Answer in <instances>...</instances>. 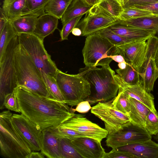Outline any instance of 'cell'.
<instances>
[{"mask_svg": "<svg viewBox=\"0 0 158 158\" xmlns=\"http://www.w3.org/2000/svg\"><path fill=\"white\" fill-rule=\"evenodd\" d=\"M20 112L43 130L59 125L71 117L74 109L52 97L42 96L18 86L14 89Z\"/></svg>", "mask_w": 158, "mask_h": 158, "instance_id": "obj_1", "label": "cell"}, {"mask_svg": "<svg viewBox=\"0 0 158 158\" xmlns=\"http://www.w3.org/2000/svg\"><path fill=\"white\" fill-rule=\"evenodd\" d=\"M79 73L90 84L91 94L85 100L90 104L108 101L117 95L119 86L115 72L109 65L101 68L85 67L81 69Z\"/></svg>", "mask_w": 158, "mask_h": 158, "instance_id": "obj_2", "label": "cell"}, {"mask_svg": "<svg viewBox=\"0 0 158 158\" xmlns=\"http://www.w3.org/2000/svg\"><path fill=\"white\" fill-rule=\"evenodd\" d=\"M15 63L17 86L23 87L42 96L52 97L40 72L24 48L19 44L16 49Z\"/></svg>", "mask_w": 158, "mask_h": 158, "instance_id": "obj_3", "label": "cell"}, {"mask_svg": "<svg viewBox=\"0 0 158 158\" xmlns=\"http://www.w3.org/2000/svg\"><path fill=\"white\" fill-rule=\"evenodd\" d=\"M10 110L0 113V155L4 158H25L31 151L13 125Z\"/></svg>", "mask_w": 158, "mask_h": 158, "instance_id": "obj_4", "label": "cell"}, {"mask_svg": "<svg viewBox=\"0 0 158 158\" xmlns=\"http://www.w3.org/2000/svg\"><path fill=\"white\" fill-rule=\"evenodd\" d=\"M85 67L109 66L111 56L120 54L117 46L97 33L87 36L82 51Z\"/></svg>", "mask_w": 158, "mask_h": 158, "instance_id": "obj_5", "label": "cell"}, {"mask_svg": "<svg viewBox=\"0 0 158 158\" xmlns=\"http://www.w3.org/2000/svg\"><path fill=\"white\" fill-rule=\"evenodd\" d=\"M55 78L65 103L71 107L85 100L91 94L90 83L79 73L68 74L58 69Z\"/></svg>", "mask_w": 158, "mask_h": 158, "instance_id": "obj_6", "label": "cell"}, {"mask_svg": "<svg viewBox=\"0 0 158 158\" xmlns=\"http://www.w3.org/2000/svg\"><path fill=\"white\" fill-rule=\"evenodd\" d=\"M19 43L24 48L41 73L54 77L58 69L45 48L44 40L33 33L18 34Z\"/></svg>", "mask_w": 158, "mask_h": 158, "instance_id": "obj_7", "label": "cell"}, {"mask_svg": "<svg viewBox=\"0 0 158 158\" xmlns=\"http://www.w3.org/2000/svg\"><path fill=\"white\" fill-rule=\"evenodd\" d=\"M18 35L11 40L2 59L0 61V109L5 108V96L12 92L17 86L15 57L17 47L19 44Z\"/></svg>", "mask_w": 158, "mask_h": 158, "instance_id": "obj_8", "label": "cell"}, {"mask_svg": "<svg viewBox=\"0 0 158 158\" xmlns=\"http://www.w3.org/2000/svg\"><path fill=\"white\" fill-rule=\"evenodd\" d=\"M152 138L144 127L130 121L116 132L108 134L105 142L108 147L114 149Z\"/></svg>", "mask_w": 158, "mask_h": 158, "instance_id": "obj_9", "label": "cell"}, {"mask_svg": "<svg viewBox=\"0 0 158 158\" xmlns=\"http://www.w3.org/2000/svg\"><path fill=\"white\" fill-rule=\"evenodd\" d=\"M113 99L100 102L91 108V112L104 123L108 134L116 132L131 121L128 115L116 110L113 106Z\"/></svg>", "mask_w": 158, "mask_h": 158, "instance_id": "obj_10", "label": "cell"}, {"mask_svg": "<svg viewBox=\"0 0 158 158\" xmlns=\"http://www.w3.org/2000/svg\"><path fill=\"white\" fill-rule=\"evenodd\" d=\"M118 20L109 15L95 5L80 20L76 27L81 30V36H87L117 24Z\"/></svg>", "mask_w": 158, "mask_h": 158, "instance_id": "obj_11", "label": "cell"}, {"mask_svg": "<svg viewBox=\"0 0 158 158\" xmlns=\"http://www.w3.org/2000/svg\"><path fill=\"white\" fill-rule=\"evenodd\" d=\"M60 125L75 130L84 137L93 138L101 142L108 134L106 129L92 122L81 114L74 113Z\"/></svg>", "mask_w": 158, "mask_h": 158, "instance_id": "obj_12", "label": "cell"}, {"mask_svg": "<svg viewBox=\"0 0 158 158\" xmlns=\"http://www.w3.org/2000/svg\"><path fill=\"white\" fill-rule=\"evenodd\" d=\"M11 120L31 151H40L42 131L38 130L34 123L22 114H13Z\"/></svg>", "mask_w": 158, "mask_h": 158, "instance_id": "obj_13", "label": "cell"}, {"mask_svg": "<svg viewBox=\"0 0 158 158\" xmlns=\"http://www.w3.org/2000/svg\"><path fill=\"white\" fill-rule=\"evenodd\" d=\"M148 40L136 41L117 46L126 61L139 72L147 57Z\"/></svg>", "mask_w": 158, "mask_h": 158, "instance_id": "obj_14", "label": "cell"}, {"mask_svg": "<svg viewBox=\"0 0 158 158\" xmlns=\"http://www.w3.org/2000/svg\"><path fill=\"white\" fill-rule=\"evenodd\" d=\"M114 77L118 84L119 89L127 94L129 97L144 105L151 111L154 112L157 111L155 107L154 97L144 89L142 81L138 84L130 85L124 82L118 74H115Z\"/></svg>", "mask_w": 158, "mask_h": 158, "instance_id": "obj_15", "label": "cell"}, {"mask_svg": "<svg viewBox=\"0 0 158 158\" xmlns=\"http://www.w3.org/2000/svg\"><path fill=\"white\" fill-rule=\"evenodd\" d=\"M71 141L83 158H103L106 152L101 142L93 138L82 137L71 140Z\"/></svg>", "mask_w": 158, "mask_h": 158, "instance_id": "obj_16", "label": "cell"}, {"mask_svg": "<svg viewBox=\"0 0 158 158\" xmlns=\"http://www.w3.org/2000/svg\"><path fill=\"white\" fill-rule=\"evenodd\" d=\"M136 158H158V143L150 139L132 143L117 148Z\"/></svg>", "mask_w": 158, "mask_h": 158, "instance_id": "obj_17", "label": "cell"}, {"mask_svg": "<svg viewBox=\"0 0 158 158\" xmlns=\"http://www.w3.org/2000/svg\"><path fill=\"white\" fill-rule=\"evenodd\" d=\"M148 46L146 59L139 73L142 79L143 88L150 93L153 89L154 83L158 77L153 54L148 40Z\"/></svg>", "mask_w": 158, "mask_h": 158, "instance_id": "obj_18", "label": "cell"}, {"mask_svg": "<svg viewBox=\"0 0 158 158\" xmlns=\"http://www.w3.org/2000/svg\"><path fill=\"white\" fill-rule=\"evenodd\" d=\"M40 152L49 158H62L60 138L49 128L43 130Z\"/></svg>", "mask_w": 158, "mask_h": 158, "instance_id": "obj_19", "label": "cell"}, {"mask_svg": "<svg viewBox=\"0 0 158 158\" xmlns=\"http://www.w3.org/2000/svg\"><path fill=\"white\" fill-rule=\"evenodd\" d=\"M109 27L117 34L131 40H147L152 37L156 38L155 31L151 30L117 24Z\"/></svg>", "mask_w": 158, "mask_h": 158, "instance_id": "obj_20", "label": "cell"}, {"mask_svg": "<svg viewBox=\"0 0 158 158\" xmlns=\"http://www.w3.org/2000/svg\"><path fill=\"white\" fill-rule=\"evenodd\" d=\"M58 19L48 13L38 17L33 34L44 40L57 29Z\"/></svg>", "mask_w": 158, "mask_h": 158, "instance_id": "obj_21", "label": "cell"}, {"mask_svg": "<svg viewBox=\"0 0 158 158\" xmlns=\"http://www.w3.org/2000/svg\"><path fill=\"white\" fill-rule=\"evenodd\" d=\"M117 24L152 30L158 39V16L153 15L126 20H118Z\"/></svg>", "mask_w": 158, "mask_h": 158, "instance_id": "obj_22", "label": "cell"}, {"mask_svg": "<svg viewBox=\"0 0 158 158\" xmlns=\"http://www.w3.org/2000/svg\"><path fill=\"white\" fill-rule=\"evenodd\" d=\"M129 99L130 111L128 116L131 121L144 127L146 118L151 110L144 105L132 98L130 97Z\"/></svg>", "mask_w": 158, "mask_h": 158, "instance_id": "obj_23", "label": "cell"}, {"mask_svg": "<svg viewBox=\"0 0 158 158\" xmlns=\"http://www.w3.org/2000/svg\"><path fill=\"white\" fill-rule=\"evenodd\" d=\"M91 7L80 0H73L60 19L63 26L72 19L85 14Z\"/></svg>", "mask_w": 158, "mask_h": 158, "instance_id": "obj_24", "label": "cell"}, {"mask_svg": "<svg viewBox=\"0 0 158 158\" xmlns=\"http://www.w3.org/2000/svg\"><path fill=\"white\" fill-rule=\"evenodd\" d=\"M26 0H4L2 11L8 20L12 21L21 16Z\"/></svg>", "mask_w": 158, "mask_h": 158, "instance_id": "obj_25", "label": "cell"}, {"mask_svg": "<svg viewBox=\"0 0 158 158\" xmlns=\"http://www.w3.org/2000/svg\"><path fill=\"white\" fill-rule=\"evenodd\" d=\"M38 17L23 15L11 21L17 35L21 33H33Z\"/></svg>", "mask_w": 158, "mask_h": 158, "instance_id": "obj_26", "label": "cell"}, {"mask_svg": "<svg viewBox=\"0 0 158 158\" xmlns=\"http://www.w3.org/2000/svg\"><path fill=\"white\" fill-rule=\"evenodd\" d=\"M95 5L112 17L119 20L123 8L117 0H97Z\"/></svg>", "mask_w": 158, "mask_h": 158, "instance_id": "obj_27", "label": "cell"}, {"mask_svg": "<svg viewBox=\"0 0 158 158\" xmlns=\"http://www.w3.org/2000/svg\"><path fill=\"white\" fill-rule=\"evenodd\" d=\"M17 35L11 21L7 20L0 32V61L3 58L10 42Z\"/></svg>", "mask_w": 158, "mask_h": 158, "instance_id": "obj_28", "label": "cell"}, {"mask_svg": "<svg viewBox=\"0 0 158 158\" xmlns=\"http://www.w3.org/2000/svg\"><path fill=\"white\" fill-rule=\"evenodd\" d=\"M50 0H26L21 16L31 15L38 17L46 14L45 8Z\"/></svg>", "mask_w": 158, "mask_h": 158, "instance_id": "obj_29", "label": "cell"}, {"mask_svg": "<svg viewBox=\"0 0 158 158\" xmlns=\"http://www.w3.org/2000/svg\"><path fill=\"white\" fill-rule=\"evenodd\" d=\"M73 0H50L45 8V12L61 19Z\"/></svg>", "mask_w": 158, "mask_h": 158, "instance_id": "obj_30", "label": "cell"}, {"mask_svg": "<svg viewBox=\"0 0 158 158\" xmlns=\"http://www.w3.org/2000/svg\"><path fill=\"white\" fill-rule=\"evenodd\" d=\"M115 71L122 80L127 84L135 85L141 81L140 80L139 72L128 63L125 69L119 68Z\"/></svg>", "mask_w": 158, "mask_h": 158, "instance_id": "obj_31", "label": "cell"}, {"mask_svg": "<svg viewBox=\"0 0 158 158\" xmlns=\"http://www.w3.org/2000/svg\"><path fill=\"white\" fill-rule=\"evenodd\" d=\"M41 73L51 96L56 100L65 102L64 98L57 83L55 77L43 72Z\"/></svg>", "mask_w": 158, "mask_h": 158, "instance_id": "obj_32", "label": "cell"}, {"mask_svg": "<svg viewBox=\"0 0 158 158\" xmlns=\"http://www.w3.org/2000/svg\"><path fill=\"white\" fill-rule=\"evenodd\" d=\"M129 96L120 89L118 95L113 99V107L117 110L127 115L130 111Z\"/></svg>", "mask_w": 158, "mask_h": 158, "instance_id": "obj_33", "label": "cell"}, {"mask_svg": "<svg viewBox=\"0 0 158 158\" xmlns=\"http://www.w3.org/2000/svg\"><path fill=\"white\" fill-rule=\"evenodd\" d=\"M59 138L62 158H83L73 146L71 140L65 138Z\"/></svg>", "mask_w": 158, "mask_h": 158, "instance_id": "obj_34", "label": "cell"}, {"mask_svg": "<svg viewBox=\"0 0 158 158\" xmlns=\"http://www.w3.org/2000/svg\"><path fill=\"white\" fill-rule=\"evenodd\" d=\"M96 33L106 38L112 44L116 46L138 41L128 39L118 35L113 32L109 27L102 29Z\"/></svg>", "mask_w": 158, "mask_h": 158, "instance_id": "obj_35", "label": "cell"}, {"mask_svg": "<svg viewBox=\"0 0 158 158\" xmlns=\"http://www.w3.org/2000/svg\"><path fill=\"white\" fill-rule=\"evenodd\" d=\"M154 15L149 11L134 7L123 8L119 20L122 21L137 19Z\"/></svg>", "mask_w": 158, "mask_h": 158, "instance_id": "obj_36", "label": "cell"}, {"mask_svg": "<svg viewBox=\"0 0 158 158\" xmlns=\"http://www.w3.org/2000/svg\"><path fill=\"white\" fill-rule=\"evenodd\" d=\"M144 127L152 135L158 134V112L151 111L146 118Z\"/></svg>", "mask_w": 158, "mask_h": 158, "instance_id": "obj_37", "label": "cell"}, {"mask_svg": "<svg viewBox=\"0 0 158 158\" xmlns=\"http://www.w3.org/2000/svg\"><path fill=\"white\" fill-rule=\"evenodd\" d=\"M83 16L81 15L74 18L63 25L62 29L60 31L61 41L68 39L69 34L73 29L76 27Z\"/></svg>", "mask_w": 158, "mask_h": 158, "instance_id": "obj_38", "label": "cell"}, {"mask_svg": "<svg viewBox=\"0 0 158 158\" xmlns=\"http://www.w3.org/2000/svg\"><path fill=\"white\" fill-rule=\"evenodd\" d=\"M4 104L5 108L10 110L20 113L18 101L14 90L5 97Z\"/></svg>", "mask_w": 158, "mask_h": 158, "instance_id": "obj_39", "label": "cell"}, {"mask_svg": "<svg viewBox=\"0 0 158 158\" xmlns=\"http://www.w3.org/2000/svg\"><path fill=\"white\" fill-rule=\"evenodd\" d=\"M103 158H136L133 155L125 151L112 149L110 152H105Z\"/></svg>", "mask_w": 158, "mask_h": 158, "instance_id": "obj_40", "label": "cell"}, {"mask_svg": "<svg viewBox=\"0 0 158 158\" xmlns=\"http://www.w3.org/2000/svg\"><path fill=\"white\" fill-rule=\"evenodd\" d=\"M157 2L158 0H120L123 8L136 5H145Z\"/></svg>", "mask_w": 158, "mask_h": 158, "instance_id": "obj_41", "label": "cell"}, {"mask_svg": "<svg viewBox=\"0 0 158 158\" xmlns=\"http://www.w3.org/2000/svg\"><path fill=\"white\" fill-rule=\"evenodd\" d=\"M153 54L158 77V39L152 37L148 40Z\"/></svg>", "mask_w": 158, "mask_h": 158, "instance_id": "obj_42", "label": "cell"}, {"mask_svg": "<svg viewBox=\"0 0 158 158\" xmlns=\"http://www.w3.org/2000/svg\"><path fill=\"white\" fill-rule=\"evenodd\" d=\"M91 108L89 102L85 100L78 104L76 108L74 109V111L79 113H85L91 110Z\"/></svg>", "mask_w": 158, "mask_h": 158, "instance_id": "obj_43", "label": "cell"}, {"mask_svg": "<svg viewBox=\"0 0 158 158\" xmlns=\"http://www.w3.org/2000/svg\"><path fill=\"white\" fill-rule=\"evenodd\" d=\"M131 7L147 10L151 11L154 15L158 16V2L145 5H136Z\"/></svg>", "mask_w": 158, "mask_h": 158, "instance_id": "obj_44", "label": "cell"}, {"mask_svg": "<svg viewBox=\"0 0 158 158\" xmlns=\"http://www.w3.org/2000/svg\"><path fill=\"white\" fill-rule=\"evenodd\" d=\"M7 19L3 13L1 8H0V32L3 29Z\"/></svg>", "mask_w": 158, "mask_h": 158, "instance_id": "obj_45", "label": "cell"}, {"mask_svg": "<svg viewBox=\"0 0 158 158\" xmlns=\"http://www.w3.org/2000/svg\"><path fill=\"white\" fill-rule=\"evenodd\" d=\"M44 156L38 151H31L28 154L25 158H44Z\"/></svg>", "mask_w": 158, "mask_h": 158, "instance_id": "obj_46", "label": "cell"}, {"mask_svg": "<svg viewBox=\"0 0 158 158\" xmlns=\"http://www.w3.org/2000/svg\"><path fill=\"white\" fill-rule=\"evenodd\" d=\"M110 57L113 60L118 63L126 61L124 57L121 54L111 56Z\"/></svg>", "mask_w": 158, "mask_h": 158, "instance_id": "obj_47", "label": "cell"}, {"mask_svg": "<svg viewBox=\"0 0 158 158\" xmlns=\"http://www.w3.org/2000/svg\"><path fill=\"white\" fill-rule=\"evenodd\" d=\"M72 34L75 36H79L81 35L82 32L81 30L79 28L75 27L72 31Z\"/></svg>", "mask_w": 158, "mask_h": 158, "instance_id": "obj_48", "label": "cell"}, {"mask_svg": "<svg viewBox=\"0 0 158 158\" xmlns=\"http://www.w3.org/2000/svg\"><path fill=\"white\" fill-rule=\"evenodd\" d=\"M90 6H93L95 5L97 2V0H80Z\"/></svg>", "mask_w": 158, "mask_h": 158, "instance_id": "obj_49", "label": "cell"}, {"mask_svg": "<svg viewBox=\"0 0 158 158\" xmlns=\"http://www.w3.org/2000/svg\"><path fill=\"white\" fill-rule=\"evenodd\" d=\"M127 63L126 61L118 63V66L119 69H124L126 67Z\"/></svg>", "mask_w": 158, "mask_h": 158, "instance_id": "obj_50", "label": "cell"}, {"mask_svg": "<svg viewBox=\"0 0 158 158\" xmlns=\"http://www.w3.org/2000/svg\"><path fill=\"white\" fill-rule=\"evenodd\" d=\"M118 0L119 2L120 3H121V2H120V0Z\"/></svg>", "mask_w": 158, "mask_h": 158, "instance_id": "obj_51", "label": "cell"}, {"mask_svg": "<svg viewBox=\"0 0 158 158\" xmlns=\"http://www.w3.org/2000/svg\"><path fill=\"white\" fill-rule=\"evenodd\" d=\"M157 135V138L158 139V134Z\"/></svg>", "mask_w": 158, "mask_h": 158, "instance_id": "obj_52", "label": "cell"}]
</instances>
